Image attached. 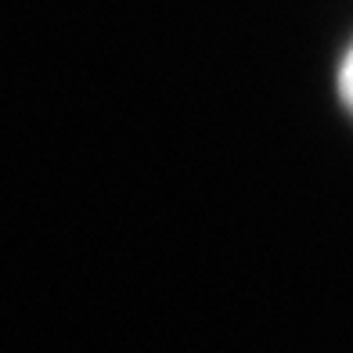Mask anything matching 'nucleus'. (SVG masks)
I'll return each mask as SVG.
<instances>
[{
    "instance_id": "nucleus-1",
    "label": "nucleus",
    "mask_w": 353,
    "mask_h": 353,
    "mask_svg": "<svg viewBox=\"0 0 353 353\" xmlns=\"http://www.w3.org/2000/svg\"><path fill=\"white\" fill-rule=\"evenodd\" d=\"M339 90H343L346 105L353 108V47H350L346 58H343V69H339Z\"/></svg>"
}]
</instances>
